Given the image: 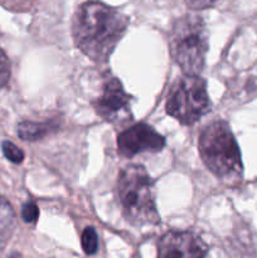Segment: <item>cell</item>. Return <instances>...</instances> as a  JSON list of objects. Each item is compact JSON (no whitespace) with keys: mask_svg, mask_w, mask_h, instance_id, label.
Listing matches in <instances>:
<instances>
[{"mask_svg":"<svg viewBox=\"0 0 257 258\" xmlns=\"http://www.w3.org/2000/svg\"><path fill=\"white\" fill-rule=\"evenodd\" d=\"M35 0H0V5L13 12H27L33 7Z\"/></svg>","mask_w":257,"mask_h":258,"instance_id":"12","label":"cell"},{"mask_svg":"<svg viewBox=\"0 0 257 258\" xmlns=\"http://www.w3.org/2000/svg\"><path fill=\"white\" fill-rule=\"evenodd\" d=\"M198 148L207 168L218 179L238 181L242 176L241 153L238 144L226 121H214L202 131Z\"/></svg>","mask_w":257,"mask_h":258,"instance_id":"2","label":"cell"},{"mask_svg":"<svg viewBox=\"0 0 257 258\" xmlns=\"http://www.w3.org/2000/svg\"><path fill=\"white\" fill-rule=\"evenodd\" d=\"M208 247L194 232L170 231L158 243V258H206Z\"/></svg>","mask_w":257,"mask_h":258,"instance_id":"8","label":"cell"},{"mask_svg":"<svg viewBox=\"0 0 257 258\" xmlns=\"http://www.w3.org/2000/svg\"><path fill=\"white\" fill-rule=\"evenodd\" d=\"M169 50L184 75L199 76L208 52V33L199 15L179 18L169 33Z\"/></svg>","mask_w":257,"mask_h":258,"instance_id":"4","label":"cell"},{"mask_svg":"<svg viewBox=\"0 0 257 258\" xmlns=\"http://www.w3.org/2000/svg\"><path fill=\"white\" fill-rule=\"evenodd\" d=\"M81 243H82V248L86 254H95L98 248V238L97 233H96L95 228L92 227H87L83 231L82 238H81Z\"/></svg>","mask_w":257,"mask_h":258,"instance_id":"10","label":"cell"},{"mask_svg":"<svg viewBox=\"0 0 257 258\" xmlns=\"http://www.w3.org/2000/svg\"><path fill=\"white\" fill-rule=\"evenodd\" d=\"M166 113L181 125H193L211 110L207 83L199 76L178 78L166 97Z\"/></svg>","mask_w":257,"mask_h":258,"instance_id":"5","label":"cell"},{"mask_svg":"<svg viewBox=\"0 0 257 258\" xmlns=\"http://www.w3.org/2000/svg\"><path fill=\"white\" fill-rule=\"evenodd\" d=\"M13 217L14 213L9 203L4 199H0V226H8L13 221Z\"/></svg>","mask_w":257,"mask_h":258,"instance_id":"15","label":"cell"},{"mask_svg":"<svg viewBox=\"0 0 257 258\" xmlns=\"http://www.w3.org/2000/svg\"><path fill=\"white\" fill-rule=\"evenodd\" d=\"M10 78V62L0 48V88L4 87Z\"/></svg>","mask_w":257,"mask_h":258,"instance_id":"13","label":"cell"},{"mask_svg":"<svg viewBox=\"0 0 257 258\" xmlns=\"http://www.w3.org/2000/svg\"><path fill=\"white\" fill-rule=\"evenodd\" d=\"M128 18L100 2H86L72 20V35L81 52L95 62H106L125 34Z\"/></svg>","mask_w":257,"mask_h":258,"instance_id":"1","label":"cell"},{"mask_svg":"<svg viewBox=\"0 0 257 258\" xmlns=\"http://www.w3.org/2000/svg\"><path fill=\"white\" fill-rule=\"evenodd\" d=\"M131 96L116 77L106 78L102 93L92 102L96 112L110 122H122L131 118Z\"/></svg>","mask_w":257,"mask_h":258,"instance_id":"6","label":"cell"},{"mask_svg":"<svg viewBox=\"0 0 257 258\" xmlns=\"http://www.w3.org/2000/svg\"><path fill=\"white\" fill-rule=\"evenodd\" d=\"M39 217V209L33 202H28L22 208V218L27 223H34Z\"/></svg>","mask_w":257,"mask_h":258,"instance_id":"14","label":"cell"},{"mask_svg":"<svg viewBox=\"0 0 257 258\" xmlns=\"http://www.w3.org/2000/svg\"><path fill=\"white\" fill-rule=\"evenodd\" d=\"M117 196L123 216L134 226H155L160 216L155 206L153 181L141 165H128L117 179Z\"/></svg>","mask_w":257,"mask_h":258,"instance_id":"3","label":"cell"},{"mask_svg":"<svg viewBox=\"0 0 257 258\" xmlns=\"http://www.w3.org/2000/svg\"><path fill=\"white\" fill-rule=\"evenodd\" d=\"M165 146V139L146 123H136L122 131L117 138L120 155L133 158L141 153H158Z\"/></svg>","mask_w":257,"mask_h":258,"instance_id":"7","label":"cell"},{"mask_svg":"<svg viewBox=\"0 0 257 258\" xmlns=\"http://www.w3.org/2000/svg\"><path fill=\"white\" fill-rule=\"evenodd\" d=\"M58 127L55 121L47 122H33V121H22L18 125V136L25 141H37L49 135Z\"/></svg>","mask_w":257,"mask_h":258,"instance_id":"9","label":"cell"},{"mask_svg":"<svg viewBox=\"0 0 257 258\" xmlns=\"http://www.w3.org/2000/svg\"><path fill=\"white\" fill-rule=\"evenodd\" d=\"M218 0H185V4L191 10H204L213 7Z\"/></svg>","mask_w":257,"mask_h":258,"instance_id":"16","label":"cell"},{"mask_svg":"<svg viewBox=\"0 0 257 258\" xmlns=\"http://www.w3.org/2000/svg\"><path fill=\"white\" fill-rule=\"evenodd\" d=\"M2 148H3V153H4V156L8 159V160L12 161V163L20 164L23 160H24V154H23V151L20 150L17 145L10 143V141H4Z\"/></svg>","mask_w":257,"mask_h":258,"instance_id":"11","label":"cell"}]
</instances>
